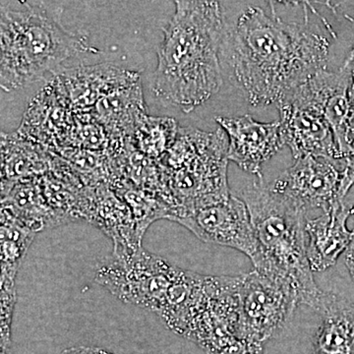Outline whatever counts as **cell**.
Instances as JSON below:
<instances>
[{
    "mask_svg": "<svg viewBox=\"0 0 354 354\" xmlns=\"http://www.w3.org/2000/svg\"><path fill=\"white\" fill-rule=\"evenodd\" d=\"M314 354H354V302L325 292Z\"/></svg>",
    "mask_w": 354,
    "mask_h": 354,
    "instance_id": "4fadbf2b",
    "label": "cell"
},
{
    "mask_svg": "<svg viewBox=\"0 0 354 354\" xmlns=\"http://www.w3.org/2000/svg\"><path fill=\"white\" fill-rule=\"evenodd\" d=\"M353 58V48L339 69L322 70L290 92L324 114L334 132L344 160L346 155V138L354 81Z\"/></svg>",
    "mask_w": 354,
    "mask_h": 354,
    "instance_id": "9c48e42d",
    "label": "cell"
},
{
    "mask_svg": "<svg viewBox=\"0 0 354 354\" xmlns=\"http://www.w3.org/2000/svg\"><path fill=\"white\" fill-rule=\"evenodd\" d=\"M162 28L153 94L189 113L209 101L223 82L221 62L225 9L218 1H176Z\"/></svg>",
    "mask_w": 354,
    "mask_h": 354,
    "instance_id": "7a4b0ae2",
    "label": "cell"
},
{
    "mask_svg": "<svg viewBox=\"0 0 354 354\" xmlns=\"http://www.w3.org/2000/svg\"><path fill=\"white\" fill-rule=\"evenodd\" d=\"M285 145L295 160L307 156H321L344 160L334 132L324 114L291 94L277 104Z\"/></svg>",
    "mask_w": 354,
    "mask_h": 354,
    "instance_id": "30bf717a",
    "label": "cell"
},
{
    "mask_svg": "<svg viewBox=\"0 0 354 354\" xmlns=\"http://www.w3.org/2000/svg\"><path fill=\"white\" fill-rule=\"evenodd\" d=\"M346 160L307 156L297 158L295 165L279 174L270 189L307 213L321 209L327 213L344 202L342 184Z\"/></svg>",
    "mask_w": 354,
    "mask_h": 354,
    "instance_id": "ba28073f",
    "label": "cell"
},
{
    "mask_svg": "<svg viewBox=\"0 0 354 354\" xmlns=\"http://www.w3.org/2000/svg\"><path fill=\"white\" fill-rule=\"evenodd\" d=\"M171 218L202 241L237 249L251 260L257 253L248 209L241 198L232 193L179 208Z\"/></svg>",
    "mask_w": 354,
    "mask_h": 354,
    "instance_id": "52a82bcc",
    "label": "cell"
},
{
    "mask_svg": "<svg viewBox=\"0 0 354 354\" xmlns=\"http://www.w3.org/2000/svg\"><path fill=\"white\" fill-rule=\"evenodd\" d=\"M346 158L354 156V81L351 94V113L348 123V132L346 138ZM344 158V160H346Z\"/></svg>",
    "mask_w": 354,
    "mask_h": 354,
    "instance_id": "5bb4252c",
    "label": "cell"
},
{
    "mask_svg": "<svg viewBox=\"0 0 354 354\" xmlns=\"http://www.w3.org/2000/svg\"><path fill=\"white\" fill-rule=\"evenodd\" d=\"M227 15L221 48L223 73L253 106L278 104L286 94L327 69L330 41L306 17L288 22L250 3Z\"/></svg>",
    "mask_w": 354,
    "mask_h": 354,
    "instance_id": "6da1fadb",
    "label": "cell"
},
{
    "mask_svg": "<svg viewBox=\"0 0 354 354\" xmlns=\"http://www.w3.org/2000/svg\"><path fill=\"white\" fill-rule=\"evenodd\" d=\"M354 207L344 202L316 218L305 223L306 253L312 272H324L335 264L339 256L348 249L353 239V230L348 227L349 216Z\"/></svg>",
    "mask_w": 354,
    "mask_h": 354,
    "instance_id": "7c38bea8",
    "label": "cell"
},
{
    "mask_svg": "<svg viewBox=\"0 0 354 354\" xmlns=\"http://www.w3.org/2000/svg\"><path fill=\"white\" fill-rule=\"evenodd\" d=\"M171 152L172 181L180 207L230 194L228 138L221 128L215 132L181 129Z\"/></svg>",
    "mask_w": 354,
    "mask_h": 354,
    "instance_id": "5b68a950",
    "label": "cell"
},
{
    "mask_svg": "<svg viewBox=\"0 0 354 354\" xmlns=\"http://www.w3.org/2000/svg\"><path fill=\"white\" fill-rule=\"evenodd\" d=\"M0 86L19 90L72 57L99 53L83 35L62 24V2L1 1Z\"/></svg>",
    "mask_w": 354,
    "mask_h": 354,
    "instance_id": "3957f363",
    "label": "cell"
},
{
    "mask_svg": "<svg viewBox=\"0 0 354 354\" xmlns=\"http://www.w3.org/2000/svg\"><path fill=\"white\" fill-rule=\"evenodd\" d=\"M353 50H354V46H353ZM353 74H354V58H353Z\"/></svg>",
    "mask_w": 354,
    "mask_h": 354,
    "instance_id": "2e32d148",
    "label": "cell"
},
{
    "mask_svg": "<svg viewBox=\"0 0 354 354\" xmlns=\"http://www.w3.org/2000/svg\"><path fill=\"white\" fill-rule=\"evenodd\" d=\"M216 121L228 138V160L249 174L262 177L263 164L286 146L279 120L259 122L246 114Z\"/></svg>",
    "mask_w": 354,
    "mask_h": 354,
    "instance_id": "8fae6325",
    "label": "cell"
},
{
    "mask_svg": "<svg viewBox=\"0 0 354 354\" xmlns=\"http://www.w3.org/2000/svg\"><path fill=\"white\" fill-rule=\"evenodd\" d=\"M344 261H346L349 274H351L354 281V228L353 230V239H351V244H349L348 249L346 250Z\"/></svg>",
    "mask_w": 354,
    "mask_h": 354,
    "instance_id": "9a60e30c",
    "label": "cell"
},
{
    "mask_svg": "<svg viewBox=\"0 0 354 354\" xmlns=\"http://www.w3.org/2000/svg\"><path fill=\"white\" fill-rule=\"evenodd\" d=\"M241 341L260 342L279 334L299 304L295 291L258 271L237 277Z\"/></svg>",
    "mask_w": 354,
    "mask_h": 354,
    "instance_id": "8992f818",
    "label": "cell"
},
{
    "mask_svg": "<svg viewBox=\"0 0 354 354\" xmlns=\"http://www.w3.org/2000/svg\"><path fill=\"white\" fill-rule=\"evenodd\" d=\"M250 215L257 253L256 271L295 291L300 304L319 312L325 292L317 286L305 241L306 213L270 189L262 177L242 190Z\"/></svg>",
    "mask_w": 354,
    "mask_h": 354,
    "instance_id": "277c9868",
    "label": "cell"
}]
</instances>
